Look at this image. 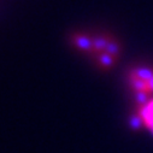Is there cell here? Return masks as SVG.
<instances>
[{"instance_id":"6da1fadb","label":"cell","mask_w":153,"mask_h":153,"mask_svg":"<svg viewBox=\"0 0 153 153\" xmlns=\"http://www.w3.org/2000/svg\"><path fill=\"white\" fill-rule=\"evenodd\" d=\"M75 45L81 50L91 51L92 50V39L86 35H77V36H75Z\"/></svg>"}]
</instances>
